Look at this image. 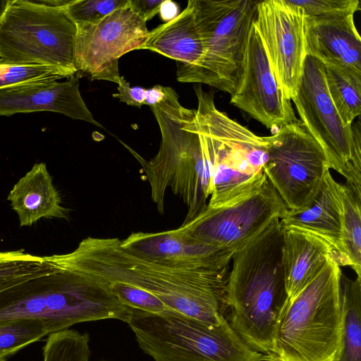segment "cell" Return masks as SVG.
<instances>
[{
  "mask_svg": "<svg viewBox=\"0 0 361 361\" xmlns=\"http://www.w3.org/2000/svg\"><path fill=\"white\" fill-rule=\"evenodd\" d=\"M300 6L306 18H326L354 15L360 10L358 0H290Z\"/></svg>",
  "mask_w": 361,
  "mask_h": 361,
  "instance_id": "4dcf8cb0",
  "label": "cell"
},
{
  "mask_svg": "<svg viewBox=\"0 0 361 361\" xmlns=\"http://www.w3.org/2000/svg\"><path fill=\"white\" fill-rule=\"evenodd\" d=\"M343 212L341 184L334 180L329 169L312 200L302 209L288 210L280 224L307 231L324 240L333 248L341 267Z\"/></svg>",
  "mask_w": 361,
  "mask_h": 361,
  "instance_id": "d6986e66",
  "label": "cell"
},
{
  "mask_svg": "<svg viewBox=\"0 0 361 361\" xmlns=\"http://www.w3.org/2000/svg\"><path fill=\"white\" fill-rule=\"evenodd\" d=\"M280 219L237 247L226 286V319L254 350H269L288 300Z\"/></svg>",
  "mask_w": 361,
  "mask_h": 361,
  "instance_id": "7a4b0ae2",
  "label": "cell"
},
{
  "mask_svg": "<svg viewBox=\"0 0 361 361\" xmlns=\"http://www.w3.org/2000/svg\"><path fill=\"white\" fill-rule=\"evenodd\" d=\"M159 13L162 20L166 23L178 15V5L172 1L164 0Z\"/></svg>",
  "mask_w": 361,
  "mask_h": 361,
  "instance_id": "e575fe53",
  "label": "cell"
},
{
  "mask_svg": "<svg viewBox=\"0 0 361 361\" xmlns=\"http://www.w3.org/2000/svg\"><path fill=\"white\" fill-rule=\"evenodd\" d=\"M49 264L44 257L23 250L0 252V292L39 274Z\"/></svg>",
  "mask_w": 361,
  "mask_h": 361,
  "instance_id": "4316f807",
  "label": "cell"
},
{
  "mask_svg": "<svg viewBox=\"0 0 361 361\" xmlns=\"http://www.w3.org/2000/svg\"><path fill=\"white\" fill-rule=\"evenodd\" d=\"M197 98V130L209 153L213 173L207 207L224 204L258 188L266 175L269 136H259L214 103L213 92L194 87Z\"/></svg>",
  "mask_w": 361,
  "mask_h": 361,
  "instance_id": "8992f818",
  "label": "cell"
},
{
  "mask_svg": "<svg viewBox=\"0 0 361 361\" xmlns=\"http://www.w3.org/2000/svg\"><path fill=\"white\" fill-rule=\"evenodd\" d=\"M306 16L290 0L259 1L254 23L285 97L295 96L307 56Z\"/></svg>",
  "mask_w": 361,
  "mask_h": 361,
  "instance_id": "5bb4252c",
  "label": "cell"
},
{
  "mask_svg": "<svg viewBox=\"0 0 361 361\" xmlns=\"http://www.w3.org/2000/svg\"><path fill=\"white\" fill-rule=\"evenodd\" d=\"M324 66L330 97L343 122L352 126L361 111V74L348 69Z\"/></svg>",
  "mask_w": 361,
  "mask_h": 361,
  "instance_id": "cb8c5ba5",
  "label": "cell"
},
{
  "mask_svg": "<svg viewBox=\"0 0 361 361\" xmlns=\"http://www.w3.org/2000/svg\"><path fill=\"white\" fill-rule=\"evenodd\" d=\"M36 111L59 113L103 128L85 104L76 75L65 82H27L0 90V116Z\"/></svg>",
  "mask_w": 361,
  "mask_h": 361,
  "instance_id": "e0dca14e",
  "label": "cell"
},
{
  "mask_svg": "<svg viewBox=\"0 0 361 361\" xmlns=\"http://www.w3.org/2000/svg\"><path fill=\"white\" fill-rule=\"evenodd\" d=\"M140 49L159 53L180 65L196 63L203 54V46L190 1L176 18L149 31Z\"/></svg>",
  "mask_w": 361,
  "mask_h": 361,
  "instance_id": "7402d4cb",
  "label": "cell"
},
{
  "mask_svg": "<svg viewBox=\"0 0 361 361\" xmlns=\"http://www.w3.org/2000/svg\"><path fill=\"white\" fill-rule=\"evenodd\" d=\"M343 222L341 266H349L361 277V195L341 184Z\"/></svg>",
  "mask_w": 361,
  "mask_h": 361,
  "instance_id": "d4e9b609",
  "label": "cell"
},
{
  "mask_svg": "<svg viewBox=\"0 0 361 361\" xmlns=\"http://www.w3.org/2000/svg\"><path fill=\"white\" fill-rule=\"evenodd\" d=\"M71 76L52 66L12 63L0 59V90L22 83L56 80Z\"/></svg>",
  "mask_w": 361,
  "mask_h": 361,
  "instance_id": "83f0119b",
  "label": "cell"
},
{
  "mask_svg": "<svg viewBox=\"0 0 361 361\" xmlns=\"http://www.w3.org/2000/svg\"><path fill=\"white\" fill-rule=\"evenodd\" d=\"M269 139L264 172L288 210L302 209L330 169L326 155L300 121L281 127Z\"/></svg>",
  "mask_w": 361,
  "mask_h": 361,
  "instance_id": "8fae6325",
  "label": "cell"
},
{
  "mask_svg": "<svg viewBox=\"0 0 361 361\" xmlns=\"http://www.w3.org/2000/svg\"><path fill=\"white\" fill-rule=\"evenodd\" d=\"M166 94V87L159 85H154L152 88L147 89L145 104L149 107L158 104L163 100Z\"/></svg>",
  "mask_w": 361,
  "mask_h": 361,
  "instance_id": "836d02e7",
  "label": "cell"
},
{
  "mask_svg": "<svg viewBox=\"0 0 361 361\" xmlns=\"http://www.w3.org/2000/svg\"><path fill=\"white\" fill-rule=\"evenodd\" d=\"M49 262L39 274L0 292V320L38 319L49 334L81 322L129 321L132 308L107 287Z\"/></svg>",
  "mask_w": 361,
  "mask_h": 361,
  "instance_id": "277c9868",
  "label": "cell"
},
{
  "mask_svg": "<svg viewBox=\"0 0 361 361\" xmlns=\"http://www.w3.org/2000/svg\"><path fill=\"white\" fill-rule=\"evenodd\" d=\"M150 108L161 131L157 154L147 160L121 143L140 163L159 212H164L166 192L169 188L187 205L184 221L187 222L208 204L213 173L211 157L197 130L195 110L182 106L173 88L166 87L163 100Z\"/></svg>",
  "mask_w": 361,
  "mask_h": 361,
  "instance_id": "3957f363",
  "label": "cell"
},
{
  "mask_svg": "<svg viewBox=\"0 0 361 361\" xmlns=\"http://www.w3.org/2000/svg\"><path fill=\"white\" fill-rule=\"evenodd\" d=\"M282 264L290 299L313 280L330 259L336 261V257L331 246L315 234L292 226H282Z\"/></svg>",
  "mask_w": 361,
  "mask_h": 361,
  "instance_id": "ffe728a7",
  "label": "cell"
},
{
  "mask_svg": "<svg viewBox=\"0 0 361 361\" xmlns=\"http://www.w3.org/2000/svg\"><path fill=\"white\" fill-rule=\"evenodd\" d=\"M340 266L330 259L288 299L262 361H338L342 347Z\"/></svg>",
  "mask_w": 361,
  "mask_h": 361,
  "instance_id": "5b68a950",
  "label": "cell"
},
{
  "mask_svg": "<svg viewBox=\"0 0 361 361\" xmlns=\"http://www.w3.org/2000/svg\"><path fill=\"white\" fill-rule=\"evenodd\" d=\"M343 337L338 361H361V277L341 276Z\"/></svg>",
  "mask_w": 361,
  "mask_h": 361,
  "instance_id": "603a6c76",
  "label": "cell"
},
{
  "mask_svg": "<svg viewBox=\"0 0 361 361\" xmlns=\"http://www.w3.org/2000/svg\"><path fill=\"white\" fill-rule=\"evenodd\" d=\"M305 39L307 56L315 58L325 66L361 74V38L354 15L306 18Z\"/></svg>",
  "mask_w": 361,
  "mask_h": 361,
  "instance_id": "ac0fdd59",
  "label": "cell"
},
{
  "mask_svg": "<svg viewBox=\"0 0 361 361\" xmlns=\"http://www.w3.org/2000/svg\"><path fill=\"white\" fill-rule=\"evenodd\" d=\"M142 350L154 361H262L226 319L206 323L167 309L151 313L132 308L127 322Z\"/></svg>",
  "mask_w": 361,
  "mask_h": 361,
  "instance_id": "52a82bcc",
  "label": "cell"
},
{
  "mask_svg": "<svg viewBox=\"0 0 361 361\" xmlns=\"http://www.w3.org/2000/svg\"><path fill=\"white\" fill-rule=\"evenodd\" d=\"M203 54L194 65L177 63L180 82L206 84L232 94L238 83L259 1L190 0Z\"/></svg>",
  "mask_w": 361,
  "mask_h": 361,
  "instance_id": "ba28073f",
  "label": "cell"
},
{
  "mask_svg": "<svg viewBox=\"0 0 361 361\" xmlns=\"http://www.w3.org/2000/svg\"><path fill=\"white\" fill-rule=\"evenodd\" d=\"M10 0H0V22L7 9Z\"/></svg>",
  "mask_w": 361,
  "mask_h": 361,
  "instance_id": "d590c367",
  "label": "cell"
},
{
  "mask_svg": "<svg viewBox=\"0 0 361 361\" xmlns=\"http://www.w3.org/2000/svg\"><path fill=\"white\" fill-rule=\"evenodd\" d=\"M76 33L64 6L10 0L0 22V59L52 66L75 75Z\"/></svg>",
  "mask_w": 361,
  "mask_h": 361,
  "instance_id": "9c48e42d",
  "label": "cell"
},
{
  "mask_svg": "<svg viewBox=\"0 0 361 361\" xmlns=\"http://www.w3.org/2000/svg\"><path fill=\"white\" fill-rule=\"evenodd\" d=\"M76 25L75 75L117 84L122 78L118 59L130 51L138 50L149 32L146 23L128 3L97 23Z\"/></svg>",
  "mask_w": 361,
  "mask_h": 361,
  "instance_id": "4fadbf2b",
  "label": "cell"
},
{
  "mask_svg": "<svg viewBox=\"0 0 361 361\" xmlns=\"http://www.w3.org/2000/svg\"><path fill=\"white\" fill-rule=\"evenodd\" d=\"M300 122L323 149L329 166L346 179L361 195L360 121L346 125L338 114L328 92L324 66L307 56L301 80L292 99Z\"/></svg>",
  "mask_w": 361,
  "mask_h": 361,
  "instance_id": "30bf717a",
  "label": "cell"
},
{
  "mask_svg": "<svg viewBox=\"0 0 361 361\" xmlns=\"http://www.w3.org/2000/svg\"><path fill=\"white\" fill-rule=\"evenodd\" d=\"M231 103L270 130L296 122L295 111L273 73L253 22L246 43L240 75Z\"/></svg>",
  "mask_w": 361,
  "mask_h": 361,
  "instance_id": "9a60e30c",
  "label": "cell"
},
{
  "mask_svg": "<svg viewBox=\"0 0 361 361\" xmlns=\"http://www.w3.org/2000/svg\"><path fill=\"white\" fill-rule=\"evenodd\" d=\"M288 209L267 176L247 195L224 204L207 207L178 229L195 240L224 249H237Z\"/></svg>",
  "mask_w": 361,
  "mask_h": 361,
  "instance_id": "7c38bea8",
  "label": "cell"
},
{
  "mask_svg": "<svg viewBox=\"0 0 361 361\" xmlns=\"http://www.w3.org/2000/svg\"><path fill=\"white\" fill-rule=\"evenodd\" d=\"M49 334L40 320L18 318L0 320V361L9 357Z\"/></svg>",
  "mask_w": 361,
  "mask_h": 361,
  "instance_id": "484cf974",
  "label": "cell"
},
{
  "mask_svg": "<svg viewBox=\"0 0 361 361\" xmlns=\"http://www.w3.org/2000/svg\"><path fill=\"white\" fill-rule=\"evenodd\" d=\"M128 3V0H70L64 8L76 25L92 24Z\"/></svg>",
  "mask_w": 361,
  "mask_h": 361,
  "instance_id": "f1b7e54d",
  "label": "cell"
},
{
  "mask_svg": "<svg viewBox=\"0 0 361 361\" xmlns=\"http://www.w3.org/2000/svg\"><path fill=\"white\" fill-rule=\"evenodd\" d=\"M7 200L17 213L20 226H30L42 218H68L69 210L61 204L47 166L35 164L10 191Z\"/></svg>",
  "mask_w": 361,
  "mask_h": 361,
  "instance_id": "44dd1931",
  "label": "cell"
},
{
  "mask_svg": "<svg viewBox=\"0 0 361 361\" xmlns=\"http://www.w3.org/2000/svg\"><path fill=\"white\" fill-rule=\"evenodd\" d=\"M164 0H129L132 10L145 23L159 12Z\"/></svg>",
  "mask_w": 361,
  "mask_h": 361,
  "instance_id": "d6a6232c",
  "label": "cell"
},
{
  "mask_svg": "<svg viewBox=\"0 0 361 361\" xmlns=\"http://www.w3.org/2000/svg\"><path fill=\"white\" fill-rule=\"evenodd\" d=\"M45 258L101 283L119 282L145 290L168 309L200 321L217 325L226 319L231 267L188 269L165 264L126 250L117 238L87 237L71 252Z\"/></svg>",
  "mask_w": 361,
  "mask_h": 361,
  "instance_id": "6da1fadb",
  "label": "cell"
},
{
  "mask_svg": "<svg viewBox=\"0 0 361 361\" xmlns=\"http://www.w3.org/2000/svg\"><path fill=\"white\" fill-rule=\"evenodd\" d=\"M117 89L118 93L112 95L114 97L118 98L121 102L138 108L145 104L147 89L140 87H131L123 76L118 83Z\"/></svg>",
  "mask_w": 361,
  "mask_h": 361,
  "instance_id": "1f68e13d",
  "label": "cell"
},
{
  "mask_svg": "<svg viewBox=\"0 0 361 361\" xmlns=\"http://www.w3.org/2000/svg\"><path fill=\"white\" fill-rule=\"evenodd\" d=\"M126 250L141 257L188 269L231 267L236 249H224L195 240L178 228L157 233L134 232L121 240Z\"/></svg>",
  "mask_w": 361,
  "mask_h": 361,
  "instance_id": "2e32d148",
  "label": "cell"
},
{
  "mask_svg": "<svg viewBox=\"0 0 361 361\" xmlns=\"http://www.w3.org/2000/svg\"><path fill=\"white\" fill-rule=\"evenodd\" d=\"M101 284L107 287L121 303L131 308L151 313H159L168 309L157 297L138 288L119 282Z\"/></svg>",
  "mask_w": 361,
  "mask_h": 361,
  "instance_id": "f546056e",
  "label": "cell"
}]
</instances>
